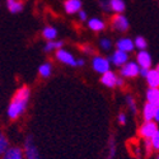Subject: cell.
Returning <instances> with one entry per match:
<instances>
[{
	"mask_svg": "<svg viewBox=\"0 0 159 159\" xmlns=\"http://www.w3.org/2000/svg\"><path fill=\"white\" fill-rule=\"evenodd\" d=\"M30 96H31V89L27 85L20 87L16 92V94L13 96L10 104L8 107V117L10 120H17L19 116L23 115V112L28 106Z\"/></svg>",
	"mask_w": 159,
	"mask_h": 159,
	"instance_id": "6da1fadb",
	"label": "cell"
},
{
	"mask_svg": "<svg viewBox=\"0 0 159 159\" xmlns=\"http://www.w3.org/2000/svg\"><path fill=\"white\" fill-rule=\"evenodd\" d=\"M158 131L159 129L155 121H144L139 127V135L145 140H150Z\"/></svg>",
	"mask_w": 159,
	"mask_h": 159,
	"instance_id": "7a4b0ae2",
	"label": "cell"
},
{
	"mask_svg": "<svg viewBox=\"0 0 159 159\" xmlns=\"http://www.w3.org/2000/svg\"><path fill=\"white\" fill-rule=\"evenodd\" d=\"M140 65L136 61H127L125 65L121 66V76L124 78H135L138 75H140Z\"/></svg>",
	"mask_w": 159,
	"mask_h": 159,
	"instance_id": "3957f363",
	"label": "cell"
},
{
	"mask_svg": "<svg viewBox=\"0 0 159 159\" xmlns=\"http://www.w3.org/2000/svg\"><path fill=\"white\" fill-rule=\"evenodd\" d=\"M110 66H111L110 59H106L103 56H94L92 59V68L99 74H104L110 71Z\"/></svg>",
	"mask_w": 159,
	"mask_h": 159,
	"instance_id": "277c9868",
	"label": "cell"
},
{
	"mask_svg": "<svg viewBox=\"0 0 159 159\" xmlns=\"http://www.w3.org/2000/svg\"><path fill=\"white\" fill-rule=\"evenodd\" d=\"M24 157L25 159H41V155L38 153V149L32 138H27L24 141Z\"/></svg>",
	"mask_w": 159,
	"mask_h": 159,
	"instance_id": "5b68a950",
	"label": "cell"
},
{
	"mask_svg": "<svg viewBox=\"0 0 159 159\" xmlns=\"http://www.w3.org/2000/svg\"><path fill=\"white\" fill-rule=\"evenodd\" d=\"M56 59L60 62L66 64V65H69V66H78V60L70 54L69 51H66L64 48L56 50Z\"/></svg>",
	"mask_w": 159,
	"mask_h": 159,
	"instance_id": "8992f818",
	"label": "cell"
},
{
	"mask_svg": "<svg viewBox=\"0 0 159 159\" xmlns=\"http://www.w3.org/2000/svg\"><path fill=\"white\" fill-rule=\"evenodd\" d=\"M112 27L118 32H126L130 27V23L124 14H116L112 18Z\"/></svg>",
	"mask_w": 159,
	"mask_h": 159,
	"instance_id": "52a82bcc",
	"label": "cell"
},
{
	"mask_svg": "<svg viewBox=\"0 0 159 159\" xmlns=\"http://www.w3.org/2000/svg\"><path fill=\"white\" fill-rule=\"evenodd\" d=\"M136 62L140 65L141 69H150L153 60H152L150 54L147 50H140L136 55Z\"/></svg>",
	"mask_w": 159,
	"mask_h": 159,
	"instance_id": "ba28073f",
	"label": "cell"
},
{
	"mask_svg": "<svg viewBox=\"0 0 159 159\" xmlns=\"http://www.w3.org/2000/svg\"><path fill=\"white\" fill-rule=\"evenodd\" d=\"M110 61H112L113 65L120 66V68H121L122 65H125L129 61V54H127V52H125V51H121V50H116L113 54L111 55Z\"/></svg>",
	"mask_w": 159,
	"mask_h": 159,
	"instance_id": "9c48e42d",
	"label": "cell"
},
{
	"mask_svg": "<svg viewBox=\"0 0 159 159\" xmlns=\"http://www.w3.org/2000/svg\"><path fill=\"white\" fill-rule=\"evenodd\" d=\"M117 75L113 73V71H107V73H104L102 74L101 76V83L104 85V87H107V88H115L117 87Z\"/></svg>",
	"mask_w": 159,
	"mask_h": 159,
	"instance_id": "30bf717a",
	"label": "cell"
},
{
	"mask_svg": "<svg viewBox=\"0 0 159 159\" xmlns=\"http://www.w3.org/2000/svg\"><path fill=\"white\" fill-rule=\"evenodd\" d=\"M65 11L68 14H75L82 10V0H65L64 3Z\"/></svg>",
	"mask_w": 159,
	"mask_h": 159,
	"instance_id": "8fae6325",
	"label": "cell"
},
{
	"mask_svg": "<svg viewBox=\"0 0 159 159\" xmlns=\"http://www.w3.org/2000/svg\"><path fill=\"white\" fill-rule=\"evenodd\" d=\"M3 159H25L24 150L19 147H10L3 155Z\"/></svg>",
	"mask_w": 159,
	"mask_h": 159,
	"instance_id": "7c38bea8",
	"label": "cell"
},
{
	"mask_svg": "<svg viewBox=\"0 0 159 159\" xmlns=\"http://www.w3.org/2000/svg\"><path fill=\"white\" fill-rule=\"evenodd\" d=\"M116 47L117 50H121V51H125V52H131L132 50L135 48V43L132 41L131 38H127V37H124V38H120L118 41L116 42Z\"/></svg>",
	"mask_w": 159,
	"mask_h": 159,
	"instance_id": "4fadbf2b",
	"label": "cell"
},
{
	"mask_svg": "<svg viewBox=\"0 0 159 159\" xmlns=\"http://www.w3.org/2000/svg\"><path fill=\"white\" fill-rule=\"evenodd\" d=\"M155 112H157L155 106L147 102L143 106V118H144V121H154Z\"/></svg>",
	"mask_w": 159,
	"mask_h": 159,
	"instance_id": "5bb4252c",
	"label": "cell"
},
{
	"mask_svg": "<svg viewBox=\"0 0 159 159\" xmlns=\"http://www.w3.org/2000/svg\"><path fill=\"white\" fill-rule=\"evenodd\" d=\"M145 79L149 88H159V73L157 69H150Z\"/></svg>",
	"mask_w": 159,
	"mask_h": 159,
	"instance_id": "9a60e30c",
	"label": "cell"
},
{
	"mask_svg": "<svg viewBox=\"0 0 159 159\" xmlns=\"http://www.w3.org/2000/svg\"><path fill=\"white\" fill-rule=\"evenodd\" d=\"M147 102L159 107V88H149L147 90Z\"/></svg>",
	"mask_w": 159,
	"mask_h": 159,
	"instance_id": "2e32d148",
	"label": "cell"
},
{
	"mask_svg": "<svg viewBox=\"0 0 159 159\" xmlns=\"http://www.w3.org/2000/svg\"><path fill=\"white\" fill-rule=\"evenodd\" d=\"M108 3H110V9L117 13V14H122L126 8L124 0H108Z\"/></svg>",
	"mask_w": 159,
	"mask_h": 159,
	"instance_id": "e0dca14e",
	"label": "cell"
},
{
	"mask_svg": "<svg viewBox=\"0 0 159 159\" xmlns=\"http://www.w3.org/2000/svg\"><path fill=\"white\" fill-rule=\"evenodd\" d=\"M7 7H8V10L13 13V14L20 13L23 10V3L20 0H7Z\"/></svg>",
	"mask_w": 159,
	"mask_h": 159,
	"instance_id": "ac0fdd59",
	"label": "cell"
},
{
	"mask_svg": "<svg viewBox=\"0 0 159 159\" xmlns=\"http://www.w3.org/2000/svg\"><path fill=\"white\" fill-rule=\"evenodd\" d=\"M88 27L92 30V31H94V32H99V31H103L104 27H106V24L102 19L99 18H92L88 20Z\"/></svg>",
	"mask_w": 159,
	"mask_h": 159,
	"instance_id": "d6986e66",
	"label": "cell"
},
{
	"mask_svg": "<svg viewBox=\"0 0 159 159\" xmlns=\"http://www.w3.org/2000/svg\"><path fill=\"white\" fill-rule=\"evenodd\" d=\"M42 36H43V38L47 39V41H55V38L57 37V30L55 27H51V25H48V27L43 28Z\"/></svg>",
	"mask_w": 159,
	"mask_h": 159,
	"instance_id": "ffe728a7",
	"label": "cell"
},
{
	"mask_svg": "<svg viewBox=\"0 0 159 159\" xmlns=\"http://www.w3.org/2000/svg\"><path fill=\"white\" fill-rule=\"evenodd\" d=\"M52 73V65L50 62H43L42 65H39L38 68V74L42 78H48Z\"/></svg>",
	"mask_w": 159,
	"mask_h": 159,
	"instance_id": "44dd1931",
	"label": "cell"
},
{
	"mask_svg": "<svg viewBox=\"0 0 159 159\" xmlns=\"http://www.w3.org/2000/svg\"><path fill=\"white\" fill-rule=\"evenodd\" d=\"M10 147H9V140H8V138L3 134L2 131H0V155H4V153L9 149Z\"/></svg>",
	"mask_w": 159,
	"mask_h": 159,
	"instance_id": "7402d4cb",
	"label": "cell"
},
{
	"mask_svg": "<svg viewBox=\"0 0 159 159\" xmlns=\"http://www.w3.org/2000/svg\"><path fill=\"white\" fill-rule=\"evenodd\" d=\"M62 48V41H47V43L45 45V51L50 52L54 50H60Z\"/></svg>",
	"mask_w": 159,
	"mask_h": 159,
	"instance_id": "603a6c76",
	"label": "cell"
},
{
	"mask_svg": "<svg viewBox=\"0 0 159 159\" xmlns=\"http://www.w3.org/2000/svg\"><path fill=\"white\" fill-rule=\"evenodd\" d=\"M134 43H135V47L139 48V50H147V47H148L147 39H145L144 37H141V36H138L134 39Z\"/></svg>",
	"mask_w": 159,
	"mask_h": 159,
	"instance_id": "cb8c5ba5",
	"label": "cell"
},
{
	"mask_svg": "<svg viewBox=\"0 0 159 159\" xmlns=\"http://www.w3.org/2000/svg\"><path fill=\"white\" fill-rule=\"evenodd\" d=\"M126 102H127V104H129L130 110L134 112V113H136V112H138V108H136V102H135V99L132 98L131 96H127V97H126Z\"/></svg>",
	"mask_w": 159,
	"mask_h": 159,
	"instance_id": "d4e9b609",
	"label": "cell"
},
{
	"mask_svg": "<svg viewBox=\"0 0 159 159\" xmlns=\"http://www.w3.org/2000/svg\"><path fill=\"white\" fill-rule=\"evenodd\" d=\"M99 45H101L102 50H104V51H108V50H111V47H112V42L110 41L108 38H102L101 42H99Z\"/></svg>",
	"mask_w": 159,
	"mask_h": 159,
	"instance_id": "484cf974",
	"label": "cell"
},
{
	"mask_svg": "<svg viewBox=\"0 0 159 159\" xmlns=\"http://www.w3.org/2000/svg\"><path fill=\"white\" fill-rule=\"evenodd\" d=\"M150 141H152V145H153V149L159 152V131L150 139Z\"/></svg>",
	"mask_w": 159,
	"mask_h": 159,
	"instance_id": "4316f807",
	"label": "cell"
},
{
	"mask_svg": "<svg viewBox=\"0 0 159 159\" xmlns=\"http://www.w3.org/2000/svg\"><path fill=\"white\" fill-rule=\"evenodd\" d=\"M117 121H118V124L125 125V124H126V121H127V117H126V115H125L124 112H121L120 115H118V117H117Z\"/></svg>",
	"mask_w": 159,
	"mask_h": 159,
	"instance_id": "83f0119b",
	"label": "cell"
},
{
	"mask_svg": "<svg viewBox=\"0 0 159 159\" xmlns=\"http://www.w3.org/2000/svg\"><path fill=\"white\" fill-rule=\"evenodd\" d=\"M78 16H79V19H80L82 22L88 19V16H87V13H85L84 10H80V11H79V13H78Z\"/></svg>",
	"mask_w": 159,
	"mask_h": 159,
	"instance_id": "f1b7e54d",
	"label": "cell"
},
{
	"mask_svg": "<svg viewBox=\"0 0 159 159\" xmlns=\"http://www.w3.org/2000/svg\"><path fill=\"white\" fill-rule=\"evenodd\" d=\"M82 50L85 52V54H90V52H93V48H92L90 46H88V45H84V46H82Z\"/></svg>",
	"mask_w": 159,
	"mask_h": 159,
	"instance_id": "f546056e",
	"label": "cell"
},
{
	"mask_svg": "<svg viewBox=\"0 0 159 159\" xmlns=\"http://www.w3.org/2000/svg\"><path fill=\"white\" fill-rule=\"evenodd\" d=\"M149 70H150V69H141V70H140V75H141V76H144V78H147V75H148Z\"/></svg>",
	"mask_w": 159,
	"mask_h": 159,
	"instance_id": "4dcf8cb0",
	"label": "cell"
},
{
	"mask_svg": "<svg viewBox=\"0 0 159 159\" xmlns=\"http://www.w3.org/2000/svg\"><path fill=\"white\" fill-rule=\"evenodd\" d=\"M122 78H124V76H121V78L118 76V78H117V85H118V87L124 85V79H122Z\"/></svg>",
	"mask_w": 159,
	"mask_h": 159,
	"instance_id": "1f68e13d",
	"label": "cell"
},
{
	"mask_svg": "<svg viewBox=\"0 0 159 159\" xmlns=\"http://www.w3.org/2000/svg\"><path fill=\"white\" fill-rule=\"evenodd\" d=\"M154 121L158 124L159 122V107H157V112H155V117H154Z\"/></svg>",
	"mask_w": 159,
	"mask_h": 159,
	"instance_id": "d6a6232c",
	"label": "cell"
},
{
	"mask_svg": "<svg viewBox=\"0 0 159 159\" xmlns=\"http://www.w3.org/2000/svg\"><path fill=\"white\" fill-rule=\"evenodd\" d=\"M155 69H157V70H158V73H159V64L157 65V68H155Z\"/></svg>",
	"mask_w": 159,
	"mask_h": 159,
	"instance_id": "836d02e7",
	"label": "cell"
},
{
	"mask_svg": "<svg viewBox=\"0 0 159 159\" xmlns=\"http://www.w3.org/2000/svg\"><path fill=\"white\" fill-rule=\"evenodd\" d=\"M157 159H159V155H158V157H157Z\"/></svg>",
	"mask_w": 159,
	"mask_h": 159,
	"instance_id": "e575fe53",
	"label": "cell"
}]
</instances>
